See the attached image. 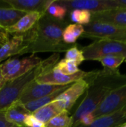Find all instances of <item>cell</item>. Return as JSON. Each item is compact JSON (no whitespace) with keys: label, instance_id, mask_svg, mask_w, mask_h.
Masks as SVG:
<instances>
[{"label":"cell","instance_id":"5","mask_svg":"<svg viewBox=\"0 0 126 127\" xmlns=\"http://www.w3.org/2000/svg\"><path fill=\"white\" fill-rule=\"evenodd\" d=\"M83 27L84 32L81 37L126 42V28L124 27L101 22H91Z\"/></svg>","mask_w":126,"mask_h":127},{"label":"cell","instance_id":"30","mask_svg":"<svg viewBox=\"0 0 126 127\" xmlns=\"http://www.w3.org/2000/svg\"><path fill=\"white\" fill-rule=\"evenodd\" d=\"M0 127H17L14 124L8 122L5 118L4 112H0Z\"/></svg>","mask_w":126,"mask_h":127},{"label":"cell","instance_id":"19","mask_svg":"<svg viewBox=\"0 0 126 127\" xmlns=\"http://www.w3.org/2000/svg\"><path fill=\"white\" fill-rule=\"evenodd\" d=\"M62 112L63 111L59 108L57 103L53 101L36 110L34 112L32 113V115L39 121L45 124L50 119L56 117Z\"/></svg>","mask_w":126,"mask_h":127},{"label":"cell","instance_id":"4","mask_svg":"<svg viewBox=\"0 0 126 127\" xmlns=\"http://www.w3.org/2000/svg\"><path fill=\"white\" fill-rule=\"evenodd\" d=\"M85 60H99L108 56H122L126 59V42L99 39L82 47Z\"/></svg>","mask_w":126,"mask_h":127},{"label":"cell","instance_id":"23","mask_svg":"<svg viewBox=\"0 0 126 127\" xmlns=\"http://www.w3.org/2000/svg\"><path fill=\"white\" fill-rule=\"evenodd\" d=\"M53 69L65 75H72L80 71V69H79L78 66L74 62L66 60L65 58L59 60L54 65Z\"/></svg>","mask_w":126,"mask_h":127},{"label":"cell","instance_id":"24","mask_svg":"<svg viewBox=\"0 0 126 127\" xmlns=\"http://www.w3.org/2000/svg\"><path fill=\"white\" fill-rule=\"evenodd\" d=\"M70 19L74 24L86 25L91 21V13L85 10H73L70 11Z\"/></svg>","mask_w":126,"mask_h":127},{"label":"cell","instance_id":"6","mask_svg":"<svg viewBox=\"0 0 126 127\" xmlns=\"http://www.w3.org/2000/svg\"><path fill=\"white\" fill-rule=\"evenodd\" d=\"M42 60L32 54L23 58H9L0 64L2 75L6 81L16 79L33 69Z\"/></svg>","mask_w":126,"mask_h":127},{"label":"cell","instance_id":"1","mask_svg":"<svg viewBox=\"0 0 126 127\" xmlns=\"http://www.w3.org/2000/svg\"><path fill=\"white\" fill-rule=\"evenodd\" d=\"M69 24L68 21L59 20L45 13L36 25L30 30V41L25 54H36L40 52H66L74 45H68L63 42L62 33Z\"/></svg>","mask_w":126,"mask_h":127},{"label":"cell","instance_id":"32","mask_svg":"<svg viewBox=\"0 0 126 127\" xmlns=\"http://www.w3.org/2000/svg\"><path fill=\"white\" fill-rule=\"evenodd\" d=\"M120 8H126V0H115Z\"/></svg>","mask_w":126,"mask_h":127},{"label":"cell","instance_id":"16","mask_svg":"<svg viewBox=\"0 0 126 127\" xmlns=\"http://www.w3.org/2000/svg\"><path fill=\"white\" fill-rule=\"evenodd\" d=\"M44 13L38 12L27 13L22 16L16 24L5 29V31L10 34H22L31 30L38 22Z\"/></svg>","mask_w":126,"mask_h":127},{"label":"cell","instance_id":"11","mask_svg":"<svg viewBox=\"0 0 126 127\" xmlns=\"http://www.w3.org/2000/svg\"><path fill=\"white\" fill-rule=\"evenodd\" d=\"M30 38V30L22 34H15L0 48V63L14 55H23Z\"/></svg>","mask_w":126,"mask_h":127},{"label":"cell","instance_id":"31","mask_svg":"<svg viewBox=\"0 0 126 127\" xmlns=\"http://www.w3.org/2000/svg\"><path fill=\"white\" fill-rule=\"evenodd\" d=\"M8 35L9 34L4 30H0V48L10 39Z\"/></svg>","mask_w":126,"mask_h":127},{"label":"cell","instance_id":"12","mask_svg":"<svg viewBox=\"0 0 126 127\" xmlns=\"http://www.w3.org/2000/svg\"><path fill=\"white\" fill-rule=\"evenodd\" d=\"M64 86H65L40 84L36 83L34 80L26 86L22 95L20 96L19 101L22 104H25L28 102L49 95Z\"/></svg>","mask_w":126,"mask_h":127},{"label":"cell","instance_id":"29","mask_svg":"<svg viewBox=\"0 0 126 127\" xmlns=\"http://www.w3.org/2000/svg\"><path fill=\"white\" fill-rule=\"evenodd\" d=\"M94 120H95V118L92 113L85 114L80 117L77 124H76V126L74 127H78V126H85V127L89 126L94 121Z\"/></svg>","mask_w":126,"mask_h":127},{"label":"cell","instance_id":"3","mask_svg":"<svg viewBox=\"0 0 126 127\" xmlns=\"http://www.w3.org/2000/svg\"><path fill=\"white\" fill-rule=\"evenodd\" d=\"M59 54L54 53L45 60H42L33 69L27 74L10 81H7L0 90V112H5L13 103L19 100L26 86L36 77L53 68L59 61Z\"/></svg>","mask_w":126,"mask_h":127},{"label":"cell","instance_id":"26","mask_svg":"<svg viewBox=\"0 0 126 127\" xmlns=\"http://www.w3.org/2000/svg\"><path fill=\"white\" fill-rule=\"evenodd\" d=\"M46 13L54 17L55 19H57L59 20H65V18L68 13V10L63 6L57 4L56 2V0H54L53 3L48 7Z\"/></svg>","mask_w":126,"mask_h":127},{"label":"cell","instance_id":"10","mask_svg":"<svg viewBox=\"0 0 126 127\" xmlns=\"http://www.w3.org/2000/svg\"><path fill=\"white\" fill-rule=\"evenodd\" d=\"M92 71L86 72L80 70L77 73L72 75H65L53 68L47 71L35 79V81L40 84H48L53 86H67L77 82L80 80H84L90 77Z\"/></svg>","mask_w":126,"mask_h":127},{"label":"cell","instance_id":"8","mask_svg":"<svg viewBox=\"0 0 126 127\" xmlns=\"http://www.w3.org/2000/svg\"><path fill=\"white\" fill-rule=\"evenodd\" d=\"M56 2L65 7L68 12L79 9L99 13L120 8L115 0H56Z\"/></svg>","mask_w":126,"mask_h":127},{"label":"cell","instance_id":"2","mask_svg":"<svg viewBox=\"0 0 126 127\" xmlns=\"http://www.w3.org/2000/svg\"><path fill=\"white\" fill-rule=\"evenodd\" d=\"M126 84V74L118 69L104 68L97 71V74L87 89L86 95L76 110L71 115L73 126L77 124L80 117L87 113H92L100 103L114 90Z\"/></svg>","mask_w":126,"mask_h":127},{"label":"cell","instance_id":"28","mask_svg":"<svg viewBox=\"0 0 126 127\" xmlns=\"http://www.w3.org/2000/svg\"><path fill=\"white\" fill-rule=\"evenodd\" d=\"M24 125L25 127H45V124L36 118L32 114L26 116L24 121Z\"/></svg>","mask_w":126,"mask_h":127},{"label":"cell","instance_id":"15","mask_svg":"<svg viewBox=\"0 0 126 127\" xmlns=\"http://www.w3.org/2000/svg\"><path fill=\"white\" fill-rule=\"evenodd\" d=\"M125 123H126V106L111 114L96 118L94 121L89 126L76 127H114L121 126Z\"/></svg>","mask_w":126,"mask_h":127},{"label":"cell","instance_id":"13","mask_svg":"<svg viewBox=\"0 0 126 127\" xmlns=\"http://www.w3.org/2000/svg\"><path fill=\"white\" fill-rule=\"evenodd\" d=\"M9 7L25 13H46L48 7L54 0H4Z\"/></svg>","mask_w":126,"mask_h":127},{"label":"cell","instance_id":"38","mask_svg":"<svg viewBox=\"0 0 126 127\" xmlns=\"http://www.w3.org/2000/svg\"><path fill=\"white\" fill-rule=\"evenodd\" d=\"M125 62H126V61H125Z\"/></svg>","mask_w":126,"mask_h":127},{"label":"cell","instance_id":"7","mask_svg":"<svg viewBox=\"0 0 126 127\" xmlns=\"http://www.w3.org/2000/svg\"><path fill=\"white\" fill-rule=\"evenodd\" d=\"M98 71H92L90 77L72 83L66 90L61 93L55 102L62 111L69 112L77 100L87 91L92 81L97 74Z\"/></svg>","mask_w":126,"mask_h":127},{"label":"cell","instance_id":"17","mask_svg":"<svg viewBox=\"0 0 126 127\" xmlns=\"http://www.w3.org/2000/svg\"><path fill=\"white\" fill-rule=\"evenodd\" d=\"M4 114L8 122L17 127H25L24 125L25 119L30 113L25 108L24 104L17 100L4 112Z\"/></svg>","mask_w":126,"mask_h":127},{"label":"cell","instance_id":"9","mask_svg":"<svg viewBox=\"0 0 126 127\" xmlns=\"http://www.w3.org/2000/svg\"><path fill=\"white\" fill-rule=\"evenodd\" d=\"M126 106V84L111 92L92 112L94 118L111 114Z\"/></svg>","mask_w":126,"mask_h":127},{"label":"cell","instance_id":"22","mask_svg":"<svg viewBox=\"0 0 126 127\" xmlns=\"http://www.w3.org/2000/svg\"><path fill=\"white\" fill-rule=\"evenodd\" d=\"M45 127H72V117L69 115V112L63 111L50 119L45 124Z\"/></svg>","mask_w":126,"mask_h":127},{"label":"cell","instance_id":"36","mask_svg":"<svg viewBox=\"0 0 126 127\" xmlns=\"http://www.w3.org/2000/svg\"><path fill=\"white\" fill-rule=\"evenodd\" d=\"M121 126H122V125H121ZM121 126H116V127H120Z\"/></svg>","mask_w":126,"mask_h":127},{"label":"cell","instance_id":"21","mask_svg":"<svg viewBox=\"0 0 126 127\" xmlns=\"http://www.w3.org/2000/svg\"><path fill=\"white\" fill-rule=\"evenodd\" d=\"M84 32L83 25L78 24H68L62 33V39L65 44L74 45Z\"/></svg>","mask_w":126,"mask_h":127},{"label":"cell","instance_id":"18","mask_svg":"<svg viewBox=\"0 0 126 127\" xmlns=\"http://www.w3.org/2000/svg\"><path fill=\"white\" fill-rule=\"evenodd\" d=\"M27 13L11 7H0V28H6L16 24Z\"/></svg>","mask_w":126,"mask_h":127},{"label":"cell","instance_id":"20","mask_svg":"<svg viewBox=\"0 0 126 127\" xmlns=\"http://www.w3.org/2000/svg\"><path fill=\"white\" fill-rule=\"evenodd\" d=\"M71 85V84L65 86L62 89L57 90L56 92H53V93H52V94H50L49 95H47V96L43 97L42 98H39L38 100H35L28 102V103L24 104V106L30 114H32L33 112H34L36 110L39 109V108L55 101V100L59 97V95L61 93H62L65 90H66Z\"/></svg>","mask_w":126,"mask_h":127},{"label":"cell","instance_id":"37","mask_svg":"<svg viewBox=\"0 0 126 127\" xmlns=\"http://www.w3.org/2000/svg\"><path fill=\"white\" fill-rule=\"evenodd\" d=\"M0 30H3V29H1V28H0Z\"/></svg>","mask_w":126,"mask_h":127},{"label":"cell","instance_id":"14","mask_svg":"<svg viewBox=\"0 0 126 127\" xmlns=\"http://www.w3.org/2000/svg\"><path fill=\"white\" fill-rule=\"evenodd\" d=\"M91 22H101L126 28V8L91 13Z\"/></svg>","mask_w":126,"mask_h":127},{"label":"cell","instance_id":"25","mask_svg":"<svg viewBox=\"0 0 126 127\" xmlns=\"http://www.w3.org/2000/svg\"><path fill=\"white\" fill-rule=\"evenodd\" d=\"M100 61L104 68L111 70L118 69L120 65L126 61V58L122 56H108L100 59Z\"/></svg>","mask_w":126,"mask_h":127},{"label":"cell","instance_id":"35","mask_svg":"<svg viewBox=\"0 0 126 127\" xmlns=\"http://www.w3.org/2000/svg\"><path fill=\"white\" fill-rule=\"evenodd\" d=\"M120 127H126V123L123 124V125H122V126H121Z\"/></svg>","mask_w":126,"mask_h":127},{"label":"cell","instance_id":"27","mask_svg":"<svg viewBox=\"0 0 126 127\" xmlns=\"http://www.w3.org/2000/svg\"><path fill=\"white\" fill-rule=\"evenodd\" d=\"M65 59L74 62L77 66L79 65L85 60L82 51L81 49H79L77 44L74 45L65 52Z\"/></svg>","mask_w":126,"mask_h":127},{"label":"cell","instance_id":"33","mask_svg":"<svg viewBox=\"0 0 126 127\" xmlns=\"http://www.w3.org/2000/svg\"><path fill=\"white\" fill-rule=\"evenodd\" d=\"M6 83H7V81L4 80V78L2 75L1 71V68H0V90L3 88V86L5 85Z\"/></svg>","mask_w":126,"mask_h":127},{"label":"cell","instance_id":"34","mask_svg":"<svg viewBox=\"0 0 126 127\" xmlns=\"http://www.w3.org/2000/svg\"><path fill=\"white\" fill-rule=\"evenodd\" d=\"M0 7H9V6L6 4L4 0L0 1Z\"/></svg>","mask_w":126,"mask_h":127}]
</instances>
